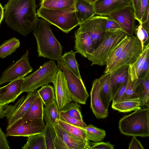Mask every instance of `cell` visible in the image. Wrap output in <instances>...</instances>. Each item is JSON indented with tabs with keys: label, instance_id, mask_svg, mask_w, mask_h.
I'll return each instance as SVG.
<instances>
[{
	"label": "cell",
	"instance_id": "cell-1",
	"mask_svg": "<svg viewBox=\"0 0 149 149\" xmlns=\"http://www.w3.org/2000/svg\"><path fill=\"white\" fill-rule=\"evenodd\" d=\"M36 0H9L4 5V18L7 25L26 36L37 27L38 19Z\"/></svg>",
	"mask_w": 149,
	"mask_h": 149
},
{
	"label": "cell",
	"instance_id": "cell-2",
	"mask_svg": "<svg viewBox=\"0 0 149 149\" xmlns=\"http://www.w3.org/2000/svg\"><path fill=\"white\" fill-rule=\"evenodd\" d=\"M50 24L38 19V24L33 34L36 38L39 57L57 61L62 56L63 47L50 28Z\"/></svg>",
	"mask_w": 149,
	"mask_h": 149
},
{
	"label": "cell",
	"instance_id": "cell-3",
	"mask_svg": "<svg viewBox=\"0 0 149 149\" xmlns=\"http://www.w3.org/2000/svg\"><path fill=\"white\" fill-rule=\"evenodd\" d=\"M134 111L120 120V131L127 136L149 137V108H141Z\"/></svg>",
	"mask_w": 149,
	"mask_h": 149
},
{
	"label": "cell",
	"instance_id": "cell-4",
	"mask_svg": "<svg viewBox=\"0 0 149 149\" xmlns=\"http://www.w3.org/2000/svg\"><path fill=\"white\" fill-rule=\"evenodd\" d=\"M36 14L38 17L56 26L66 33L79 25L74 4L64 10L49 9L40 6L37 11Z\"/></svg>",
	"mask_w": 149,
	"mask_h": 149
},
{
	"label": "cell",
	"instance_id": "cell-5",
	"mask_svg": "<svg viewBox=\"0 0 149 149\" xmlns=\"http://www.w3.org/2000/svg\"><path fill=\"white\" fill-rule=\"evenodd\" d=\"M106 31L99 45L87 57L91 62V65H106L107 60L112 52L128 36L122 29Z\"/></svg>",
	"mask_w": 149,
	"mask_h": 149
},
{
	"label": "cell",
	"instance_id": "cell-6",
	"mask_svg": "<svg viewBox=\"0 0 149 149\" xmlns=\"http://www.w3.org/2000/svg\"><path fill=\"white\" fill-rule=\"evenodd\" d=\"M58 68L53 61L45 62L33 73L23 78L22 92H33L53 81Z\"/></svg>",
	"mask_w": 149,
	"mask_h": 149
},
{
	"label": "cell",
	"instance_id": "cell-7",
	"mask_svg": "<svg viewBox=\"0 0 149 149\" xmlns=\"http://www.w3.org/2000/svg\"><path fill=\"white\" fill-rule=\"evenodd\" d=\"M58 69L63 72L74 101L85 104L89 96L81 79H80L71 70L61 57L57 60Z\"/></svg>",
	"mask_w": 149,
	"mask_h": 149
},
{
	"label": "cell",
	"instance_id": "cell-8",
	"mask_svg": "<svg viewBox=\"0 0 149 149\" xmlns=\"http://www.w3.org/2000/svg\"><path fill=\"white\" fill-rule=\"evenodd\" d=\"M142 51L140 42L136 36H132L121 54L111 64L106 67L104 73L111 72L123 66L134 64Z\"/></svg>",
	"mask_w": 149,
	"mask_h": 149
},
{
	"label": "cell",
	"instance_id": "cell-9",
	"mask_svg": "<svg viewBox=\"0 0 149 149\" xmlns=\"http://www.w3.org/2000/svg\"><path fill=\"white\" fill-rule=\"evenodd\" d=\"M38 96L36 91L27 92L26 97L23 96L14 105L6 104L3 106L4 112L8 121L6 130L23 117Z\"/></svg>",
	"mask_w": 149,
	"mask_h": 149
},
{
	"label": "cell",
	"instance_id": "cell-10",
	"mask_svg": "<svg viewBox=\"0 0 149 149\" xmlns=\"http://www.w3.org/2000/svg\"><path fill=\"white\" fill-rule=\"evenodd\" d=\"M46 127L43 119L30 120L22 118L6 130V134L7 136L27 137L43 132Z\"/></svg>",
	"mask_w": 149,
	"mask_h": 149
},
{
	"label": "cell",
	"instance_id": "cell-11",
	"mask_svg": "<svg viewBox=\"0 0 149 149\" xmlns=\"http://www.w3.org/2000/svg\"><path fill=\"white\" fill-rule=\"evenodd\" d=\"M107 17V16H94L79 25V29L86 32L91 37L94 49L106 34L105 25Z\"/></svg>",
	"mask_w": 149,
	"mask_h": 149
},
{
	"label": "cell",
	"instance_id": "cell-12",
	"mask_svg": "<svg viewBox=\"0 0 149 149\" xmlns=\"http://www.w3.org/2000/svg\"><path fill=\"white\" fill-rule=\"evenodd\" d=\"M29 51L27 50L19 59L3 71L0 77V85L24 77L33 71L29 62Z\"/></svg>",
	"mask_w": 149,
	"mask_h": 149
},
{
	"label": "cell",
	"instance_id": "cell-13",
	"mask_svg": "<svg viewBox=\"0 0 149 149\" xmlns=\"http://www.w3.org/2000/svg\"><path fill=\"white\" fill-rule=\"evenodd\" d=\"M107 16L116 22L129 36H133L136 28L134 12L129 6L109 14Z\"/></svg>",
	"mask_w": 149,
	"mask_h": 149
},
{
	"label": "cell",
	"instance_id": "cell-14",
	"mask_svg": "<svg viewBox=\"0 0 149 149\" xmlns=\"http://www.w3.org/2000/svg\"><path fill=\"white\" fill-rule=\"evenodd\" d=\"M52 83L54 86L56 102L59 110H61L73 100L64 74L60 70L58 69Z\"/></svg>",
	"mask_w": 149,
	"mask_h": 149
},
{
	"label": "cell",
	"instance_id": "cell-15",
	"mask_svg": "<svg viewBox=\"0 0 149 149\" xmlns=\"http://www.w3.org/2000/svg\"><path fill=\"white\" fill-rule=\"evenodd\" d=\"M100 83L99 79H96L93 82L90 91V107L94 114L97 119L106 118L109 112L104 105L101 98L100 93Z\"/></svg>",
	"mask_w": 149,
	"mask_h": 149
},
{
	"label": "cell",
	"instance_id": "cell-16",
	"mask_svg": "<svg viewBox=\"0 0 149 149\" xmlns=\"http://www.w3.org/2000/svg\"><path fill=\"white\" fill-rule=\"evenodd\" d=\"M94 5L96 15L104 16L126 7L132 6L131 0H97Z\"/></svg>",
	"mask_w": 149,
	"mask_h": 149
},
{
	"label": "cell",
	"instance_id": "cell-17",
	"mask_svg": "<svg viewBox=\"0 0 149 149\" xmlns=\"http://www.w3.org/2000/svg\"><path fill=\"white\" fill-rule=\"evenodd\" d=\"M22 77L11 81L7 85L0 88V105L3 106L14 102L21 94L23 81Z\"/></svg>",
	"mask_w": 149,
	"mask_h": 149
},
{
	"label": "cell",
	"instance_id": "cell-18",
	"mask_svg": "<svg viewBox=\"0 0 149 149\" xmlns=\"http://www.w3.org/2000/svg\"><path fill=\"white\" fill-rule=\"evenodd\" d=\"M74 48L77 52L87 58L94 50L92 40L89 35L79 28L74 33Z\"/></svg>",
	"mask_w": 149,
	"mask_h": 149
},
{
	"label": "cell",
	"instance_id": "cell-19",
	"mask_svg": "<svg viewBox=\"0 0 149 149\" xmlns=\"http://www.w3.org/2000/svg\"><path fill=\"white\" fill-rule=\"evenodd\" d=\"M57 134L69 149H89V141H84L67 132L58 124L55 127Z\"/></svg>",
	"mask_w": 149,
	"mask_h": 149
},
{
	"label": "cell",
	"instance_id": "cell-20",
	"mask_svg": "<svg viewBox=\"0 0 149 149\" xmlns=\"http://www.w3.org/2000/svg\"><path fill=\"white\" fill-rule=\"evenodd\" d=\"M74 4L79 24L96 15L93 3L85 0H74Z\"/></svg>",
	"mask_w": 149,
	"mask_h": 149
},
{
	"label": "cell",
	"instance_id": "cell-21",
	"mask_svg": "<svg viewBox=\"0 0 149 149\" xmlns=\"http://www.w3.org/2000/svg\"><path fill=\"white\" fill-rule=\"evenodd\" d=\"M59 111L56 100L43 107V118L46 124L50 127L54 139L57 135L55 127L58 123Z\"/></svg>",
	"mask_w": 149,
	"mask_h": 149
},
{
	"label": "cell",
	"instance_id": "cell-22",
	"mask_svg": "<svg viewBox=\"0 0 149 149\" xmlns=\"http://www.w3.org/2000/svg\"><path fill=\"white\" fill-rule=\"evenodd\" d=\"M111 75V72L104 73L99 78L100 97L105 108L108 110L112 100Z\"/></svg>",
	"mask_w": 149,
	"mask_h": 149
},
{
	"label": "cell",
	"instance_id": "cell-23",
	"mask_svg": "<svg viewBox=\"0 0 149 149\" xmlns=\"http://www.w3.org/2000/svg\"><path fill=\"white\" fill-rule=\"evenodd\" d=\"M138 79L134 64L129 65L125 91L115 102L130 99L139 98L135 92V87Z\"/></svg>",
	"mask_w": 149,
	"mask_h": 149
},
{
	"label": "cell",
	"instance_id": "cell-24",
	"mask_svg": "<svg viewBox=\"0 0 149 149\" xmlns=\"http://www.w3.org/2000/svg\"><path fill=\"white\" fill-rule=\"evenodd\" d=\"M135 92L141 99V106L149 107V70L142 77L138 78Z\"/></svg>",
	"mask_w": 149,
	"mask_h": 149
},
{
	"label": "cell",
	"instance_id": "cell-25",
	"mask_svg": "<svg viewBox=\"0 0 149 149\" xmlns=\"http://www.w3.org/2000/svg\"><path fill=\"white\" fill-rule=\"evenodd\" d=\"M129 68V65L123 66L111 72L112 99L122 84L127 81Z\"/></svg>",
	"mask_w": 149,
	"mask_h": 149
},
{
	"label": "cell",
	"instance_id": "cell-26",
	"mask_svg": "<svg viewBox=\"0 0 149 149\" xmlns=\"http://www.w3.org/2000/svg\"><path fill=\"white\" fill-rule=\"evenodd\" d=\"M111 108L120 112L126 113L141 108V99L136 98L112 103Z\"/></svg>",
	"mask_w": 149,
	"mask_h": 149
},
{
	"label": "cell",
	"instance_id": "cell-27",
	"mask_svg": "<svg viewBox=\"0 0 149 149\" xmlns=\"http://www.w3.org/2000/svg\"><path fill=\"white\" fill-rule=\"evenodd\" d=\"M43 105L41 98L38 96L22 118L30 120L43 119Z\"/></svg>",
	"mask_w": 149,
	"mask_h": 149
},
{
	"label": "cell",
	"instance_id": "cell-28",
	"mask_svg": "<svg viewBox=\"0 0 149 149\" xmlns=\"http://www.w3.org/2000/svg\"><path fill=\"white\" fill-rule=\"evenodd\" d=\"M26 143L22 149H46L43 132L27 137Z\"/></svg>",
	"mask_w": 149,
	"mask_h": 149
},
{
	"label": "cell",
	"instance_id": "cell-29",
	"mask_svg": "<svg viewBox=\"0 0 149 149\" xmlns=\"http://www.w3.org/2000/svg\"><path fill=\"white\" fill-rule=\"evenodd\" d=\"M74 0H41L40 6L51 9L64 10L72 6Z\"/></svg>",
	"mask_w": 149,
	"mask_h": 149
},
{
	"label": "cell",
	"instance_id": "cell-30",
	"mask_svg": "<svg viewBox=\"0 0 149 149\" xmlns=\"http://www.w3.org/2000/svg\"><path fill=\"white\" fill-rule=\"evenodd\" d=\"M80 127L85 132L88 140L94 142L102 141L106 135L104 130L97 127L92 124H89L86 127Z\"/></svg>",
	"mask_w": 149,
	"mask_h": 149
},
{
	"label": "cell",
	"instance_id": "cell-31",
	"mask_svg": "<svg viewBox=\"0 0 149 149\" xmlns=\"http://www.w3.org/2000/svg\"><path fill=\"white\" fill-rule=\"evenodd\" d=\"M20 44L19 39L15 37L5 41L0 45V58H3L15 52Z\"/></svg>",
	"mask_w": 149,
	"mask_h": 149
},
{
	"label": "cell",
	"instance_id": "cell-32",
	"mask_svg": "<svg viewBox=\"0 0 149 149\" xmlns=\"http://www.w3.org/2000/svg\"><path fill=\"white\" fill-rule=\"evenodd\" d=\"M58 124L64 130L81 139L89 141L84 131L80 127H77L58 119Z\"/></svg>",
	"mask_w": 149,
	"mask_h": 149
},
{
	"label": "cell",
	"instance_id": "cell-33",
	"mask_svg": "<svg viewBox=\"0 0 149 149\" xmlns=\"http://www.w3.org/2000/svg\"><path fill=\"white\" fill-rule=\"evenodd\" d=\"M37 91L45 106L56 100L54 89L50 85L47 84L42 86Z\"/></svg>",
	"mask_w": 149,
	"mask_h": 149
},
{
	"label": "cell",
	"instance_id": "cell-34",
	"mask_svg": "<svg viewBox=\"0 0 149 149\" xmlns=\"http://www.w3.org/2000/svg\"><path fill=\"white\" fill-rule=\"evenodd\" d=\"M76 52L72 50L65 53L61 57L74 73L79 78L81 79L79 70V65L75 58Z\"/></svg>",
	"mask_w": 149,
	"mask_h": 149
},
{
	"label": "cell",
	"instance_id": "cell-35",
	"mask_svg": "<svg viewBox=\"0 0 149 149\" xmlns=\"http://www.w3.org/2000/svg\"><path fill=\"white\" fill-rule=\"evenodd\" d=\"M132 36H127L114 49L107 60L106 66L111 64L121 54L130 41Z\"/></svg>",
	"mask_w": 149,
	"mask_h": 149
},
{
	"label": "cell",
	"instance_id": "cell-36",
	"mask_svg": "<svg viewBox=\"0 0 149 149\" xmlns=\"http://www.w3.org/2000/svg\"><path fill=\"white\" fill-rule=\"evenodd\" d=\"M71 102L61 110L72 117L78 120H83V116L80 110L81 106L76 101Z\"/></svg>",
	"mask_w": 149,
	"mask_h": 149
},
{
	"label": "cell",
	"instance_id": "cell-37",
	"mask_svg": "<svg viewBox=\"0 0 149 149\" xmlns=\"http://www.w3.org/2000/svg\"><path fill=\"white\" fill-rule=\"evenodd\" d=\"M149 55V43L144 48L141 55L134 64L138 78L141 77L142 69L147 57Z\"/></svg>",
	"mask_w": 149,
	"mask_h": 149
},
{
	"label": "cell",
	"instance_id": "cell-38",
	"mask_svg": "<svg viewBox=\"0 0 149 149\" xmlns=\"http://www.w3.org/2000/svg\"><path fill=\"white\" fill-rule=\"evenodd\" d=\"M58 119L72 125L81 127L88 126L83 120H78L72 117L65 113L62 110L58 113Z\"/></svg>",
	"mask_w": 149,
	"mask_h": 149
},
{
	"label": "cell",
	"instance_id": "cell-39",
	"mask_svg": "<svg viewBox=\"0 0 149 149\" xmlns=\"http://www.w3.org/2000/svg\"><path fill=\"white\" fill-rule=\"evenodd\" d=\"M135 33L136 37L140 42L143 51L145 47L149 43L148 33L141 24L136 27Z\"/></svg>",
	"mask_w": 149,
	"mask_h": 149
},
{
	"label": "cell",
	"instance_id": "cell-40",
	"mask_svg": "<svg viewBox=\"0 0 149 149\" xmlns=\"http://www.w3.org/2000/svg\"><path fill=\"white\" fill-rule=\"evenodd\" d=\"M46 149H55L54 138L49 126L46 124V127L43 131Z\"/></svg>",
	"mask_w": 149,
	"mask_h": 149
},
{
	"label": "cell",
	"instance_id": "cell-41",
	"mask_svg": "<svg viewBox=\"0 0 149 149\" xmlns=\"http://www.w3.org/2000/svg\"><path fill=\"white\" fill-rule=\"evenodd\" d=\"M148 0H140L138 9L134 12L135 18L140 23L142 17L144 13L148 4Z\"/></svg>",
	"mask_w": 149,
	"mask_h": 149
},
{
	"label": "cell",
	"instance_id": "cell-42",
	"mask_svg": "<svg viewBox=\"0 0 149 149\" xmlns=\"http://www.w3.org/2000/svg\"><path fill=\"white\" fill-rule=\"evenodd\" d=\"M89 149H114V146L109 142H91L89 141Z\"/></svg>",
	"mask_w": 149,
	"mask_h": 149
},
{
	"label": "cell",
	"instance_id": "cell-43",
	"mask_svg": "<svg viewBox=\"0 0 149 149\" xmlns=\"http://www.w3.org/2000/svg\"><path fill=\"white\" fill-rule=\"evenodd\" d=\"M105 28L106 31L122 29L116 22L108 16L106 21Z\"/></svg>",
	"mask_w": 149,
	"mask_h": 149
},
{
	"label": "cell",
	"instance_id": "cell-44",
	"mask_svg": "<svg viewBox=\"0 0 149 149\" xmlns=\"http://www.w3.org/2000/svg\"><path fill=\"white\" fill-rule=\"evenodd\" d=\"M149 6L148 5L142 17L141 23H140L141 24L143 28L148 34L149 32Z\"/></svg>",
	"mask_w": 149,
	"mask_h": 149
},
{
	"label": "cell",
	"instance_id": "cell-45",
	"mask_svg": "<svg viewBox=\"0 0 149 149\" xmlns=\"http://www.w3.org/2000/svg\"><path fill=\"white\" fill-rule=\"evenodd\" d=\"M7 137L2 131L0 126V149H10L8 141L6 138Z\"/></svg>",
	"mask_w": 149,
	"mask_h": 149
},
{
	"label": "cell",
	"instance_id": "cell-46",
	"mask_svg": "<svg viewBox=\"0 0 149 149\" xmlns=\"http://www.w3.org/2000/svg\"><path fill=\"white\" fill-rule=\"evenodd\" d=\"M127 81L123 84L116 92L112 99V103L115 102L124 93L127 86Z\"/></svg>",
	"mask_w": 149,
	"mask_h": 149
},
{
	"label": "cell",
	"instance_id": "cell-47",
	"mask_svg": "<svg viewBox=\"0 0 149 149\" xmlns=\"http://www.w3.org/2000/svg\"><path fill=\"white\" fill-rule=\"evenodd\" d=\"M143 147L140 141L137 140L136 136H133L131 141L129 143V149H143Z\"/></svg>",
	"mask_w": 149,
	"mask_h": 149
},
{
	"label": "cell",
	"instance_id": "cell-48",
	"mask_svg": "<svg viewBox=\"0 0 149 149\" xmlns=\"http://www.w3.org/2000/svg\"><path fill=\"white\" fill-rule=\"evenodd\" d=\"M55 149H69L63 141L57 134L54 139Z\"/></svg>",
	"mask_w": 149,
	"mask_h": 149
},
{
	"label": "cell",
	"instance_id": "cell-49",
	"mask_svg": "<svg viewBox=\"0 0 149 149\" xmlns=\"http://www.w3.org/2000/svg\"><path fill=\"white\" fill-rule=\"evenodd\" d=\"M149 56H148L145 62L141 72V77H143L147 72L149 70Z\"/></svg>",
	"mask_w": 149,
	"mask_h": 149
},
{
	"label": "cell",
	"instance_id": "cell-50",
	"mask_svg": "<svg viewBox=\"0 0 149 149\" xmlns=\"http://www.w3.org/2000/svg\"><path fill=\"white\" fill-rule=\"evenodd\" d=\"M131 1L132 8L135 12L138 9L140 0H131Z\"/></svg>",
	"mask_w": 149,
	"mask_h": 149
},
{
	"label": "cell",
	"instance_id": "cell-51",
	"mask_svg": "<svg viewBox=\"0 0 149 149\" xmlns=\"http://www.w3.org/2000/svg\"><path fill=\"white\" fill-rule=\"evenodd\" d=\"M4 8H3L1 4L0 3V24L4 17Z\"/></svg>",
	"mask_w": 149,
	"mask_h": 149
},
{
	"label": "cell",
	"instance_id": "cell-52",
	"mask_svg": "<svg viewBox=\"0 0 149 149\" xmlns=\"http://www.w3.org/2000/svg\"><path fill=\"white\" fill-rule=\"evenodd\" d=\"M6 117L3 108V106L0 105V119Z\"/></svg>",
	"mask_w": 149,
	"mask_h": 149
},
{
	"label": "cell",
	"instance_id": "cell-53",
	"mask_svg": "<svg viewBox=\"0 0 149 149\" xmlns=\"http://www.w3.org/2000/svg\"><path fill=\"white\" fill-rule=\"evenodd\" d=\"M88 2L94 4L97 0H85Z\"/></svg>",
	"mask_w": 149,
	"mask_h": 149
}]
</instances>
